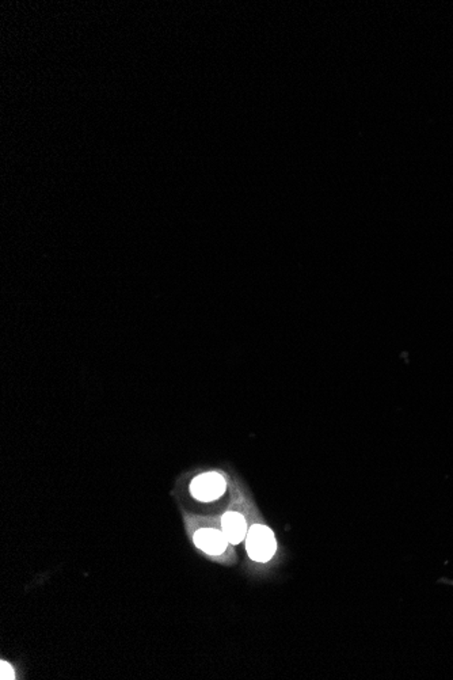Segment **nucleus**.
<instances>
[{
    "mask_svg": "<svg viewBox=\"0 0 453 680\" xmlns=\"http://www.w3.org/2000/svg\"><path fill=\"white\" fill-rule=\"evenodd\" d=\"M194 544L208 554L210 557H220L223 555L227 548H228V539L225 538L221 526L220 528H213V527H204L200 528L194 533L193 535Z\"/></svg>",
    "mask_w": 453,
    "mask_h": 680,
    "instance_id": "3",
    "label": "nucleus"
},
{
    "mask_svg": "<svg viewBox=\"0 0 453 680\" xmlns=\"http://www.w3.org/2000/svg\"><path fill=\"white\" fill-rule=\"evenodd\" d=\"M246 551L255 562H269L277 551V541L272 528L261 523L252 524L246 537Z\"/></svg>",
    "mask_w": 453,
    "mask_h": 680,
    "instance_id": "1",
    "label": "nucleus"
},
{
    "mask_svg": "<svg viewBox=\"0 0 453 680\" xmlns=\"http://www.w3.org/2000/svg\"><path fill=\"white\" fill-rule=\"evenodd\" d=\"M0 679H15V674H14V670L10 664H7L6 661H1L0 663Z\"/></svg>",
    "mask_w": 453,
    "mask_h": 680,
    "instance_id": "5",
    "label": "nucleus"
},
{
    "mask_svg": "<svg viewBox=\"0 0 453 680\" xmlns=\"http://www.w3.org/2000/svg\"><path fill=\"white\" fill-rule=\"evenodd\" d=\"M220 526H221V530H223V533H224L225 538L228 539L230 544H234V546L242 544L247 537V533H248L246 517L241 512H237V510L225 512L221 516Z\"/></svg>",
    "mask_w": 453,
    "mask_h": 680,
    "instance_id": "4",
    "label": "nucleus"
},
{
    "mask_svg": "<svg viewBox=\"0 0 453 680\" xmlns=\"http://www.w3.org/2000/svg\"><path fill=\"white\" fill-rule=\"evenodd\" d=\"M225 478L214 472L196 476L190 485L192 496L203 503H212L220 499L225 493Z\"/></svg>",
    "mask_w": 453,
    "mask_h": 680,
    "instance_id": "2",
    "label": "nucleus"
}]
</instances>
